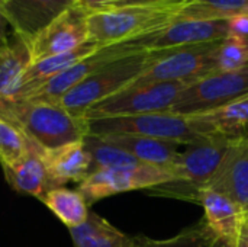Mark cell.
<instances>
[{"label": "cell", "instance_id": "5b68a950", "mask_svg": "<svg viewBox=\"0 0 248 247\" xmlns=\"http://www.w3.org/2000/svg\"><path fill=\"white\" fill-rule=\"evenodd\" d=\"M189 83L161 82L147 84H129L113 96L89 108L83 118L103 119L116 116H132L154 112H169L177 96Z\"/></svg>", "mask_w": 248, "mask_h": 247}, {"label": "cell", "instance_id": "9a60e30c", "mask_svg": "<svg viewBox=\"0 0 248 247\" xmlns=\"http://www.w3.org/2000/svg\"><path fill=\"white\" fill-rule=\"evenodd\" d=\"M7 183L19 194L31 195L42 201L52 191L51 179L44 162V148L29 140L26 153L13 165L1 167Z\"/></svg>", "mask_w": 248, "mask_h": 247}, {"label": "cell", "instance_id": "484cf974", "mask_svg": "<svg viewBox=\"0 0 248 247\" xmlns=\"http://www.w3.org/2000/svg\"><path fill=\"white\" fill-rule=\"evenodd\" d=\"M238 13H248V0H192L182 12L192 19H230Z\"/></svg>", "mask_w": 248, "mask_h": 247}, {"label": "cell", "instance_id": "1f68e13d", "mask_svg": "<svg viewBox=\"0 0 248 247\" xmlns=\"http://www.w3.org/2000/svg\"><path fill=\"white\" fill-rule=\"evenodd\" d=\"M208 247H237V237H215Z\"/></svg>", "mask_w": 248, "mask_h": 247}, {"label": "cell", "instance_id": "3957f363", "mask_svg": "<svg viewBox=\"0 0 248 247\" xmlns=\"http://www.w3.org/2000/svg\"><path fill=\"white\" fill-rule=\"evenodd\" d=\"M232 143L234 138L211 134L187 144L186 150L169 167L174 181L153 186L147 192L150 195L170 197L199 204L202 189L221 166Z\"/></svg>", "mask_w": 248, "mask_h": 247}, {"label": "cell", "instance_id": "44dd1931", "mask_svg": "<svg viewBox=\"0 0 248 247\" xmlns=\"http://www.w3.org/2000/svg\"><path fill=\"white\" fill-rule=\"evenodd\" d=\"M199 204L205 210V221L215 237H238L244 213L225 195L214 191H202Z\"/></svg>", "mask_w": 248, "mask_h": 247}, {"label": "cell", "instance_id": "2e32d148", "mask_svg": "<svg viewBox=\"0 0 248 247\" xmlns=\"http://www.w3.org/2000/svg\"><path fill=\"white\" fill-rule=\"evenodd\" d=\"M199 135L221 134L228 138H248V95L218 109L187 116Z\"/></svg>", "mask_w": 248, "mask_h": 247}, {"label": "cell", "instance_id": "8992f818", "mask_svg": "<svg viewBox=\"0 0 248 247\" xmlns=\"http://www.w3.org/2000/svg\"><path fill=\"white\" fill-rule=\"evenodd\" d=\"M87 121V119H86ZM87 134L109 135L128 134L150 138L173 141L177 144H192L203 135H199L187 116L171 112H154L132 116H116L87 121Z\"/></svg>", "mask_w": 248, "mask_h": 247}, {"label": "cell", "instance_id": "7c38bea8", "mask_svg": "<svg viewBox=\"0 0 248 247\" xmlns=\"http://www.w3.org/2000/svg\"><path fill=\"white\" fill-rule=\"evenodd\" d=\"M230 33L228 19H192L180 16L164 29L138 38L137 42L147 51H163L187 45L221 41Z\"/></svg>", "mask_w": 248, "mask_h": 247}, {"label": "cell", "instance_id": "e0dca14e", "mask_svg": "<svg viewBox=\"0 0 248 247\" xmlns=\"http://www.w3.org/2000/svg\"><path fill=\"white\" fill-rule=\"evenodd\" d=\"M44 162L52 189L68 182L81 183L92 173V159L83 141L71 143L54 150L44 148Z\"/></svg>", "mask_w": 248, "mask_h": 247}, {"label": "cell", "instance_id": "f1b7e54d", "mask_svg": "<svg viewBox=\"0 0 248 247\" xmlns=\"http://www.w3.org/2000/svg\"><path fill=\"white\" fill-rule=\"evenodd\" d=\"M228 35L248 39V13H238L228 19Z\"/></svg>", "mask_w": 248, "mask_h": 247}, {"label": "cell", "instance_id": "d4e9b609", "mask_svg": "<svg viewBox=\"0 0 248 247\" xmlns=\"http://www.w3.org/2000/svg\"><path fill=\"white\" fill-rule=\"evenodd\" d=\"M212 240L214 234L203 218L170 239L158 240L142 234L132 236V247H208Z\"/></svg>", "mask_w": 248, "mask_h": 247}, {"label": "cell", "instance_id": "e575fe53", "mask_svg": "<svg viewBox=\"0 0 248 247\" xmlns=\"http://www.w3.org/2000/svg\"><path fill=\"white\" fill-rule=\"evenodd\" d=\"M71 1H73V3H74V4H78V3H81V1H83V0H71Z\"/></svg>", "mask_w": 248, "mask_h": 247}, {"label": "cell", "instance_id": "6da1fadb", "mask_svg": "<svg viewBox=\"0 0 248 247\" xmlns=\"http://www.w3.org/2000/svg\"><path fill=\"white\" fill-rule=\"evenodd\" d=\"M0 115L45 150L83 141L87 135V121L71 115L57 102L0 99Z\"/></svg>", "mask_w": 248, "mask_h": 247}, {"label": "cell", "instance_id": "277c9868", "mask_svg": "<svg viewBox=\"0 0 248 247\" xmlns=\"http://www.w3.org/2000/svg\"><path fill=\"white\" fill-rule=\"evenodd\" d=\"M155 58L157 51L147 49L118 58L68 90L58 103L71 115L83 118L89 108L132 84Z\"/></svg>", "mask_w": 248, "mask_h": 247}, {"label": "cell", "instance_id": "5bb4252c", "mask_svg": "<svg viewBox=\"0 0 248 247\" xmlns=\"http://www.w3.org/2000/svg\"><path fill=\"white\" fill-rule=\"evenodd\" d=\"M73 4L71 0H6L0 9L12 31L29 41Z\"/></svg>", "mask_w": 248, "mask_h": 247}, {"label": "cell", "instance_id": "cb8c5ba5", "mask_svg": "<svg viewBox=\"0 0 248 247\" xmlns=\"http://www.w3.org/2000/svg\"><path fill=\"white\" fill-rule=\"evenodd\" d=\"M83 144L92 159V172L99 169H122L144 165L124 148L108 143L97 135L87 134L83 138Z\"/></svg>", "mask_w": 248, "mask_h": 247}, {"label": "cell", "instance_id": "d6986e66", "mask_svg": "<svg viewBox=\"0 0 248 247\" xmlns=\"http://www.w3.org/2000/svg\"><path fill=\"white\" fill-rule=\"evenodd\" d=\"M105 141L112 143L135 159H138L144 165L157 166V167H170L176 159L179 157V146L173 141L141 137V135H128V134H109V135H97Z\"/></svg>", "mask_w": 248, "mask_h": 247}, {"label": "cell", "instance_id": "4dcf8cb0", "mask_svg": "<svg viewBox=\"0 0 248 247\" xmlns=\"http://www.w3.org/2000/svg\"><path fill=\"white\" fill-rule=\"evenodd\" d=\"M12 32H13V31H12V28H10L7 19H6V16L3 15V12H1V9H0V45L9 38V35H10Z\"/></svg>", "mask_w": 248, "mask_h": 247}, {"label": "cell", "instance_id": "52a82bcc", "mask_svg": "<svg viewBox=\"0 0 248 247\" xmlns=\"http://www.w3.org/2000/svg\"><path fill=\"white\" fill-rule=\"evenodd\" d=\"M248 95V67L235 71H214L189 83L169 112L193 116L225 106Z\"/></svg>", "mask_w": 248, "mask_h": 247}, {"label": "cell", "instance_id": "f546056e", "mask_svg": "<svg viewBox=\"0 0 248 247\" xmlns=\"http://www.w3.org/2000/svg\"><path fill=\"white\" fill-rule=\"evenodd\" d=\"M121 1L122 0H83L81 3H78V6H81L87 13H90L93 10H99V9H103V7L119 4Z\"/></svg>", "mask_w": 248, "mask_h": 247}, {"label": "cell", "instance_id": "d6a6232c", "mask_svg": "<svg viewBox=\"0 0 248 247\" xmlns=\"http://www.w3.org/2000/svg\"><path fill=\"white\" fill-rule=\"evenodd\" d=\"M237 247H248V218L243 221V226L240 229L237 237Z\"/></svg>", "mask_w": 248, "mask_h": 247}, {"label": "cell", "instance_id": "83f0119b", "mask_svg": "<svg viewBox=\"0 0 248 247\" xmlns=\"http://www.w3.org/2000/svg\"><path fill=\"white\" fill-rule=\"evenodd\" d=\"M248 67V39L228 35L217 51V71H235Z\"/></svg>", "mask_w": 248, "mask_h": 247}, {"label": "cell", "instance_id": "4316f807", "mask_svg": "<svg viewBox=\"0 0 248 247\" xmlns=\"http://www.w3.org/2000/svg\"><path fill=\"white\" fill-rule=\"evenodd\" d=\"M29 138L10 121L0 115V165L10 166L28 150Z\"/></svg>", "mask_w": 248, "mask_h": 247}, {"label": "cell", "instance_id": "ac0fdd59", "mask_svg": "<svg viewBox=\"0 0 248 247\" xmlns=\"http://www.w3.org/2000/svg\"><path fill=\"white\" fill-rule=\"evenodd\" d=\"M100 47H102L100 44L94 42L93 39H89L83 45L77 47L76 49L41 60L38 63H32L29 68L25 71V74L22 76V79L19 80V84L10 99L25 98L29 92H32L42 83L48 82L49 79L58 76L60 73L68 70L70 67H73L74 64H77L87 55L93 54Z\"/></svg>", "mask_w": 248, "mask_h": 247}, {"label": "cell", "instance_id": "7a4b0ae2", "mask_svg": "<svg viewBox=\"0 0 248 247\" xmlns=\"http://www.w3.org/2000/svg\"><path fill=\"white\" fill-rule=\"evenodd\" d=\"M192 0L110 6L87 13L89 38L100 45L125 42L158 32L182 16Z\"/></svg>", "mask_w": 248, "mask_h": 247}, {"label": "cell", "instance_id": "9c48e42d", "mask_svg": "<svg viewBox=\"0 0 248 247\" xmlns=\"http://www.w3.org/2000/svg\"><path fill=\"white\" fill-rule=\"evenodd\" d=\"M169 167L141 165L122 169H99L92 172L80 185L78 192L92 205L100 199L129 191H147L153 186L173 182Z\"/></svg>", "mask_w": 248, "mask_h": 247}, {"label": "cell", "instance_id": "ba28073f", "mask_svg": "<svg viewBox=\"0 0 248 247\" xmlns=\"http://www.w3.org/2000/svg\"><path fill=\"white\" fill-rule=\"evenodd\" d=\"M221 41L157 51L155 61L134 82L135 84L161 82H196L217 71V51Z\"/></svg>", "mask_w": 248, "mask_h": 247}, {"label": "cell", "instance_id": "603a6c76", "mask_svg": "<svg viewBox=\"0 0 248 247\" xmlns=\"http://www.w3.org/2000/svg\"><path fill=\"white\" fill-rule=\"evenodd\" d=\"M41 202H44L68 230L81 226L90 214L83 195L78 191L64 186L46 192Z\"/></svg>", "mask_w": 248, "mask_h": 247}, {"label": "cell", "instance_id": "8fae6325", "mask_svg": "<svg viewBox=\"0 0 248 247\" xmlns=\"http://www.w3.org/2000/svg\"><path fill=\"white\" fill-rule=\"evenodd\" d=\"M89 39L87 12L81 6L73 4L29 39L32 63L76 49Z\"/></svg>", "mask_w": 248, "mask_h": 247}, {"label": "cell", "instance_id": "d590c367", "mask_svg": "<svg viewBox=\"0 0 248 247\" xmlns=\"http://www.w3.org/2000/svg\"><path fill=\"white\" fill-rule=\"evenodd\" d=\"M4 1H6V0H0V6H1V4H3Z\"/></svg>", "mask_w": 248, "mask_h": 247}, {"label": "cell", "instance_id": "30bf717a", "mask_svg": "<svg viewBox=\"0 0 248 247\" xmlns=\"http://www.w3.org/2000/svg\"><path fill=\"white\" fill-rule=\"evenodd\" d=\"M142 51V48L138 45L137 39L125 41V42H116L109 45H102L99 49H96L93 54L87 55L68 70L60 73L58 76L49 79L48 82L42 83L32 92H29L22 99H41V100H49L57 102L74 86H77L80 82L92 76L93 73L99 71L105 66L110 64L112 61L122 58L128 54Z\"/></svg>", "mask_w": 248, "mask_h": 247}, {"label": "cell", "instance_id": "ffe728a7", "mask_svg": "<svg viewBox=\"0 0 248 247\" xmlns=\"http://www.w3.org/2000/svg\"><path fill=\"white\" fill-rule=\"evenodd\" d=\"M32 64L29 41L12 32L0 45V99H10L19 80Z\"/></svg>", "mask_w": 248, "mask_h": 247}, {"label": "cell", "instance_id": "836d02e7", "mask_svg": "<svg viewBox=\"0 0 248 247\" xmlns=\"http://www.w3.org/2000/svg\"><path fill=\"white\" fill-rule=\"evenodd\" d=\"M174 0H122L119 4L115 6H129V4H154V3H167ZM110 7V6H109Z\"/></svg>", "mask_w": 248, "mask_h": 247}, {"label": "cell", "instance_id": "4fadbf2b", "mask_svg": "<svg viewBox=\"0 0 248 247\" xmlns=\"http://www.w3.org/2000/svg\"><path fill=\"white\" fill-rule=\"evenodd\" d=\"M205 189L225 195L248 218V138L234 140Z\"/></svg>", "mask_w": 248, "mask_h": 247}, {"label": "cell", "instance_id": "7402d4cb", "mask_svg": "<svg viewBox=\"0 0 248 247\" xmlns=\"http://www.w3.org/2000/svg\"><path fill=\"white\" fill-rule=\"evenodd\" d=\"M68 231L74 247H132L131 236H126L108 220L92 211L81 226Z\"/></svg>", "mask_w": 248, "mask_h": 247}]
</instances>
